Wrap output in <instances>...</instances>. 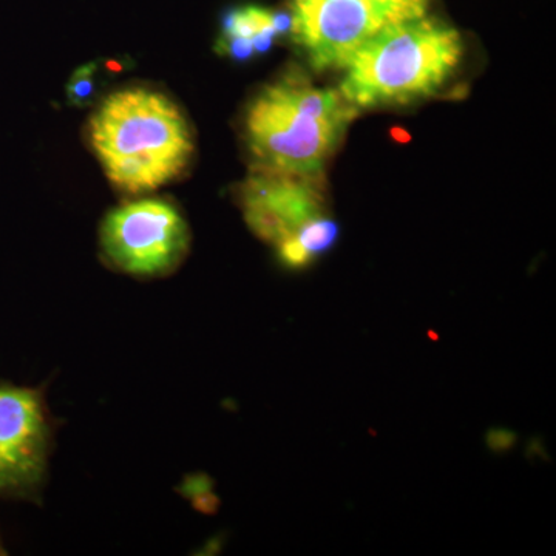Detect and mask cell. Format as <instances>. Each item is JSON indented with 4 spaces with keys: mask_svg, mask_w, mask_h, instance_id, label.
Segmentation results:
<instances>
[{
    "mask_svg": "<svg viewBox=\"0 0 556 556\" xmlns=\"http://www.w3.org/2000/svg\"><path fill=\"white\" fill-rule=\"evenodd\" d=\"M97 65L86 64L73 73L67 84V100L70 105L86 108L97 94Z\"/></svg>",
    "mask_w": 556,
    "mask_h": 556,
    "instance_id": "obj_10",
    "label": "cell"
},
{
    "mask_svg": "<svg viewBox=\"0 0 556 556\" xmlns=\"http://www.w3.org/2000/svg\"><path fill=\"white\" fill-rule=\"evenodd\" d=\"M2 554H3V548H2V546H0V555H2Z\"/></svg>",
    "mask_w": 556,
    "mask_h": 556,
    "instance_id": "obj_15",
    "label": "cell"
},
{
    "mask_svg": "<svg viewBox=\"0 0 556 556\" xmlns=\"http://www.w3.org/2000/svg\"><path fill=\"white\" fill-rule=\"evenodd\" d=\"M339 232L338 222L325 215V217L313 219L308 225L303 226L294 239L309 255L317 258L318 255L327 254L334 248L339 240Z\"/></svg>",
    "mask_w": 556,
    "mask_h": 556,
    "instance_id": "obj_9",
    "label": "cell"
},
{
    "mask_svg": "<svg viewBox=\"0 0 556 556\" xmlns=\"http://www.w3.org/2000/svg\"><path fill=\"white\" fill-rule=\"evenodd\" d=\"M427 10L428 0H292L291 35L316 72L343 70L383 28Z\"/></svg>",
    "mask_w": 556,
    "mask_h": 556,
    "instance_id": "obj_4",
    "label": "cell"
},
{
    "mask_svg": "<svg viewBox=\"0 0 556 556\" xmlns=\"http://www.w3.org/2000/svg\"><path fill=\"white\" fill-rule=\"evenodd\" d=\"M189 228L174 204L139 200L113 208L101 228L105 257L124 273L164 276L177 268L189 249Z\"/></svg>",
    "mask_w": 556,
    "mask_h": 556,
    "instance_id": "obj_5",
    "label": "cell"
},
{
    "mask_svg": "<svg viewBox=\"0 0 556 556\" xmlns=\"http://www.w3.org/2000/svg\"><path fill=\"white\" fill-rule=\"evenodd\" d=\"M357 113L339 90L289 70L249 104L244 134L254 167L320 177Z\"/></svg>",
    "mask_w": 556,
    "mask_h": 556,
    "instance_id": "obj_2",
    "label": "cell"
},
{
    "mask_svg": "<svg viewBox=\"0 0 556 556\" xmlns=\"http://www.w3.org/2000/svg\"><path fill=\"white\" fill-rule=\"evenodd\" d=\"M273 28L277 36L291 35L292 31V14L291 13H273Z\"/></svg>",
    "mask_w": 556,
    "mask_h": 556,
    "instance_id": "obj_14",
    "label": "cell"
},
{
    "mask_svg": "<svg viewBox=\"0 0 556 556\" xmlns=\"http://www.w3.org/2000/svg\"><path fill=\"white\" fill-rule=\"evenodd\" d=\"M49 456V422L36 391L0 383V496L38 489Z\"/></svg>",
    "mask_w": 556,
    "mask_h": 556,
    "instance_id": "obj_7",
    "label": "cell"
},
{
    "mask_svg": "<svg viewBox=\"0 0 556 556\" xmlns=\"http://www.w3.org/2000/svg\"><path fill=\"white\" fill-rule=\"evenodd\" d=\"M222 25L223 36L252 39L257 33L273 28V13L262 7H243L228 11Z\"/></svg>",
    "mask_w": 556,
    "mask_h": 556,
    "instance_id": "obj_8",
    "label": "cell"
},
{
    "mask_svg": "<svg viewBox=\"0 0 556 556\" xmlns=\"http://www.w3.org/2000/svg\"><path fill=\"white\" fill-rule=\"evenodd\" d=\"M517 433L507 428H493L486 433V447L493 453H507L517 444Z\"/></svg>",
    "mask_w": 556,
    "mask_h": 556,
    "instance_id": "obj_12",
    "label": "cell"
},
{
    "mask_svg": "<svg viewBox=\"0 0 556 556\" xmlns=\"http://www.w3.org/2000/svg\"><path fill=\"white\" fill-rule=\"evenodd\" d=\"M90 144L116 189L146 193L188 169L193 137L166 94L126 89L105 98L90 119Z\"/></svg>",
    "mask_w": 556,
    "mask_h": 556,
    "instance_id": "obj_1",
    "label": "cell"
},
{
    "mask_svg": "<svg viewBox=\"0 0 556 556\" xmlns=\"http://www.w3.org/2000/svg\"><path fill=\"white\" fill-rule=\"evenodd\" d=\"M463 56L459 33L424 14L383 28L361 47L343 68L339 91L356 110L407 104L437 94Z\"/></svg>",
    "mask_w": 556,
    "mask_h": 556,
    "instance_id": "obj_3",
    "label": "cell"
},
{
    "mask_svg": "<svg viewBox=\"0 0 556 556\" xmlns=\"http://www.w3.org/2000/svg\"><path fill=\"white\" fill-rule=\"evenodd\" d=\"M218 53L226 54L236 62H248L255 54L252 40L247 38H237V36H223L217 43Z\"/></svg>",
    "mask_w": 556,
    "mask_h": 556,
    "instance_id": "obj_11",
    "label": "cell"
},
{
    "mask_svg": "<svg viewBox=\"0 0 556 556\" xmlns=\"http://www.w3.org/2000/svg\"><path fill=\"white\" fill-rule=\"evenodd\" d=\"M240 204L249 229L276 248L313 219L328 215L327 182L324 175L308 177L252 166L240 188Z\"/></svg>",
    "mask_w": 556,
    "mask_h": 556,
    "instance_id": "obj_6",
    "label": "cell"
},
{
    "mask_svg": "<svg viewBox=\"0 0 556 556\" xmlns=\"http://www.w3.org/2000/svg\"><path fill=\"white\" fill-rule=\"evenodd\" d=\"M276 38L277 35L276 31H274V28H266V30L257 33V35H255L254 38L251 39L252 46H254L255 53H268Z\"/></svg>",
    "mask_w": 556,
    "mask_h": 556,
    "instance_id": "obj_13",
    "label": "cell"
}]
</instances>
